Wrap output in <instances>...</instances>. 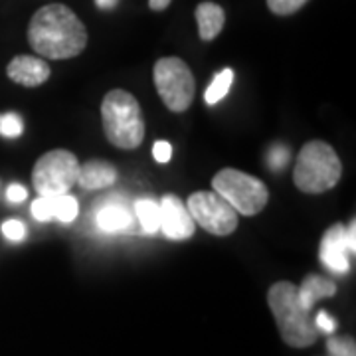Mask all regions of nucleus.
I'll use <instances>...</instances> for the list:
<instances>
[{
  "instance_id": "nucleus-1",
  "label": "nucleus",
  "mask_w": 356,
  "mask_h": 356,
  "mask_svg": "<svg viewBox=\"0 0 356 356\" xmlns=\"http://www.w3.org/2000/svg\"><path fill=\"white\" fill-rule=\"evenodd\" d=\"M28 44L48 60L76 58L88 46V30L65 4H46L28 24Z\"/></svg>"
},
{
  "instance_id": "nucleus-2",
  "label": "nucleus",
  "mask_w": 356,
  "mask_h": 356,
  "mask_svg": "<svg viewBox=\"0 0 356 356\" xmlns=\"http://www.w3.org/2000/svg\"><path fill=\"white\" fill-rule=\"evenodd\" d=\"M267 305L271 309L283 343L293 348H307L317 341V327L311 311L299 301L297 285L291 281H277L267 291Z\"/></svg>"
},
{
  "instance_id": "nucleus-3",
  "label": "nucleus",
  "mask_w": 356,
  "mask_h": 356,
  "mask_svg": "<svg viewBox=\"0 0 356 356\" xmlns=\"http://www.w3.org/2000/svg\"><path fill=\"white\" fill-rule=\"evenodd\" d=\"M103 131L119 149H137L145 137V119L139 102L125 89L109 91L102 103Z\"/></svg>"
},
{
  "instance_id": "nucleus-4",
  "label": "nucleus",
  "mask_w": 356,
  "mask_h": 356,
  "mask_svg": "<svg viewBox=\"0 0 356 356\" xmlns=\"http://www.w3.org/2000/svg\"><path fill=\"white\" fill-rule=\"evenodd\" d=\"M343 177V163L325 140H309L297 156L293 182L305 194H323L339 184Z\"/></svg>"
},
{
  "instance_id": "nucleus-5",
  "label": "nucleus",
  "mask_w": 356,
  "mask_h": 356,
  "mask_svg": "<svg viewBox=\"0 0 356 356\" xmlns=\"http://www.w3.org/2000/svg\"><path fill=\"white\" fill-rule=\"evenodd\" d=\"M212 188L243 216L259 214L269 202V191L259 178L238 168H222L212 178Z\"/></svg>"
},
{
  "instance_id": "nucleus-6",
  "label": "nucleus",
  "mask_w": 356,
  "mask_h": 356,
  "mask_svg": "<svg viewBox=\"0 0 356 356\" xmlns=\"http://www.w3.org/2000/svg\"><path fill=\"white\" fill-rule=\"evenodd\" d=\"M154 88L166 107L175 113H182L192 105L196 83L191 67L180 58H161L153 67Z\"/></svg>"
},
{
  "instance_id": "nucleus-7",
  "label": "nucleus",
  "mask_w": 356,
  "mask_h": 356,
  "mask_svg": "<svg viewBox=\"0 0 356 356\" xmlns=\"http://www.w3.org/2000/svg\"><path fill=\"white\" fill-rule=\"evenodd\" d=\"M79 161L65 149H54L42 154L32 170V184L40 196H60L76 186Z\"/></svg>"
},
{
  "instance_id": "nucleus-8",
  "label": "nucleus",
  "mask_w": 356,
  "mask_h": 356,
  "mask_svg": "<svg viewBox=\"0 0 356 356\" xmlns=\"http://www.w3.org/2000/svg\"><path fill=\"white\" fill-rule=\"evenodd\" d=\"M186 208L196 226L214 236H229L238 228V212L218 192H194L186 202Z\"/></svg>"
},
{
  "instance_id": "nucleus-9",
  "label": "nucleus",
  "mask_w": 356,
  "mask_h": 356,
  "mask_svg": "<svg viewBox=\"0 0 356 356\" xmlns=\"http://www.w3.org/2000/svg\"><path fill=\"white\" fill-rule=\"evenodd\" d=\"M161 210V229L168 240L182 242L194 236L196 222L191 216L186 204L182 202L175 194H166L159 204Z\"/></svg>"
},
{
  "instance_id": "nucleus-10",
  "label": "nucleus",
  "mask_w": 356,
  "mask_h": 356,
  "mask_svg": "<svg viewBox=\"0 0 356 356\" xmlns=\"http://www.w3.org/2000/svg\"><path fill=\"white\" fill-rule=\"evenodd\" d=\"M321 261L331 271L344 275L350 269L348 245H346V228L343 224H332L321 240Z\"/></svg>"
},
{
  "instance_id": "nucleus-11",
  "label": "nucleus",
  "mask_w": 356,
  "mask_h": 356,
  "mask_svg": "<svg viewBox=\"0 0 356 356\" xmlns=\"http://www.w3.org/2000/svg\"><path fill=\"white\" fill-rule=\"evenodd\" d=\"M6 74L14 83L24 88H38L44 81H48L51 70L48 62L36 56H16L6 65Z\"/></svg>"
},
{
  "instance_id": "nucleus-12",
  "label": "nucleus",
  "mask_w": 356,
  "mask_h": 356,
  "mask_svg": "<svg viewBox=\"0 0 356 356\" xmlns=\"http://www.w3.org/2000/svg\"><path fill=\"white\" fill-rule=\"evenodd\" d=\"M117 180V170L105 161H88L79 166L77 182L83 191H103Z\"/></svg>"
},
{
  "instance_id": "nucleus-13",
  "label": "nucleus",
  "mask_w": 356,
  "mask_h": 356,
  "mask_svg": "<svg viewBox=\"0 0 356 356\" xmlns=\"http://www.w3.org/2000/svg\"><path fill=\"white\" fill-rule=\"evenodd\" d=\"M196 22H198V34L200 40L204 42H210L214 40L224 30L226 24V13L224 8L216 4V2H200L196 6Z\"/></svg>"
},
{
  "instance_id": "nucleus-14",
  "label": "nucleus",
  "mask_w": 356,
  "mask_h": 356,
  "mask_svg": "<svg viewBox=\"0 0 356 356\" xmlns=\"http://www.w3.org/2000/svg\"><path fill=\"white\" fill-rule=\"evenodd\" d=\"M95 220H97V226L103 232H123V229H131L133 228V222H135L133 212L129 210L125 204L117 202V200L103 204Z\"/></svg>"
},
{
  "instance_id": "nucleus-15",
  "label": "nucleus",
  "mask_w": 356,
  "mask_h": 356,
  "mask_svg": "<svg viewBox=\"0 0 356 356\" xmlns=\"http://www.w3.org/2000/svg\"><path fill=\"white\" fill-rule=\"evenodd\" d=\"M299 301L305 309H313L318 299L325 297H334L337 295V285L331 280H325L321 275H307L305 281L301 283V287H297Z\"/></svg>"
},
{
  "instance_id": "nucleus-16",
  "label": "nucleus",
  "mask_w": 356,
  "mask_h": 356,
  "mask_svg": "<svg viewBox=\"0 0 356 356\" xmlns=\"http://www.w3.org/2000/svg\"><path fill=\"white\" fill-rule=\"evenodd\" d=\"M135 216L145 234H154L161 229V210L159 204L151 198H143L135 202Z\"/></svg>"
},
{
  "instance_id": "nucleus-17",
  "label": "nucleus",
  "mask_w": 356,
  "mask_h": 356,
  "mask_svg": "<svg viewBox=\"0 0 356 356\" xmlns=\"http://www.w3.org/2000/svg\"><path fill=\"white\" fill-rule=\"evenodd\" d=\"M48 198H50L51 206V218H58L64 224H70L76 220L79 206H77V200L74 196L60 194V196H48Z\"/></svg>"
},
{
  "instance_id": "nucleus-18",
  "label": "nucleus",
  "mask_w": 356,
  "mask_h": 356,
  "mask_svg": "<svg viewBox=\"0 0 356 356\" xmlns=\"http://www.w3.org/2000/svg\"><path fill=\"white\" fill-rule=\"evenodd\" d=\"M232 81H234V72L232 70H222L220 74H216V77L210 83V88L206 89V93H204L206 103L208 105H214L220 99H224L226 93L229 91V88H232Z\"/></svg>"
},
{
  "instance_id": "nucleus-19",
  "label": "nucleus",
  "mask_w": 356,
  "mask_h": 356,
  "mask_svg": "<svg viewBox=\"0 0 356 356\" xmlns=\"http://www.w3.org/2000/svg\"><path fill=\"white\" fill-rule=\"evenodd\" d=\"M24 131V123L20 115L16 113H0V135L6 139H16Z\"/></svg>"
},
{
  "instance_id": "nucleus-20",
  "label": "nucleus",
  "mask_w": 356,
  "mask_h": 356,
  "mask_svg": "<svg viewBox=\"0 0 356 356\" xmlns=\"http://www.w3.org/2000/svg\"><path fill=\"white\" fill-rule=\"evenodd\" d=\"M309 0H267V8L277 16H291L299 13Z\"/></svg>"
},
{
  "instance_id": "nucleus-21",
  "label": "nucleus",
  "mask_w": 356,
  "mask_h": 356,
  "mask_svg": "<svg viewBox=\"0 0 356 356\" xmlns=\"http://www.w3.org/2000/svg\"><path fill=\"white\" fill-rule=\"evenodd\" d=\"M327 348L332 356H356L355 355V341L348 337H331Z\"/></svg>"
},
{
  "instance_id": "nucleus-22",
  "label": "nucleus",
  "mask_w": 356,
  "mask_h": 356,
  "mask_svg": "<svg viewBox=\"0 0 356 356\" xmlns=\"http://www.w3.org/2000/svg\"><path fill=\"white\" fill-rule=\"evenodd\" d=\"M2 234L10 242H22L26 238V226L20 220H6L2 224Z\"/></svg>"
},
{
  "instance_id": "nucleus-23",
  "label": "nucleus",
  "mask_w": 356,
  "mask_h": 356,
  "mask_svg": "<svg viewBox=\"0 0 356 356\" xmlns=\"http://www.w3.org/2000/svg\"><path fill=\"white\" fill-rule=\"evenodd\" d=\"M289 163V149L287 147H273L269 154H267V165L271 166L273 170H281L283 166H287Z\"/></svg>"
},
{
  "instance_id": "nucleus-24",
  "label": "nucleus",
  "mask_w": 356,
  "mask_h": 356,
  "mask_svg": "<svg viewBox=\"0 0 356 356\" xmlns=\"http://www.w3.org/2000/svg\"><path fill=\"white\" fill-rule=\"evenodd\" d=\"M30 210H32V216L36 218L38 222H48V220H51V206L48 196H40L38 200H34Z\"/></svg>"
},
{
  "instance_id": "nucleus-25",
  "label": "nucleus",
  "mask_w": 356,
  "mask_h": 356,
  "mask_svg": "<svg viewBox=\"0 0 356 356\" xmlns=\"http://www.w3.org/2000/svg\"><path fill=\"white\" fill-rule=\"evenodd\" d=\"M315 321V327H317V331L327 332V334H332L334 329H337V321L327 313V311H318L317 317L313 318Z\"/></svg>"
},
{
  "instance_id": "nucleus-26",
  "label": "nucleus",
  "mask_w": 356,
  "mask_h": 356,
  "mask_svg": "<svg viewBox=\"0 0 356 356\" xmlns=\"http://www.w3.org/2000/svg\"><path fill=\"white\" fill-rule=\"evenodd\" d=\"M153 156L156 159V163H161V165L168 163L170 156H172V147H170V143H166V140H156L153 147Z\"/></svg>"
},
{
  "instance_id": "nucleus-27",
  "label": "nucleus",
  "mask_w": 356,
  "mask_h": 356,
  "mask_svg": "<svg viewBox=\"0 0 356 356\" xmlns=\"http://www.w3.org/2000/svg\"><path fill=\"white\" fill-rule=\"evenodd\" d=\"M26 196H28V192H26L24 186H20V184H10L8 191H6V198H8L10 202H24Z\"/></svg>"
},
{
  "instance_id": "nucleus-28",
  "label": "nucleus",
  "mask_w": 356,
  "mask_h": 356,
  "mask_svg": "<svg viewBox=\"0 0 356 356\" xmlns=\"http://www.w3.org/2000/svg\"><path fill=\"white\" fill-rule=\"evenodd\" d=\"M356 224L355 220L350 222V226H348V229H346V245H348V252L350 254H355L356 252Z\"/></svg>"
},
{
  "instance_id": "nucleus-29",
  "label": "nucleus",
  "mask_w": 356,
  "mask_h": 356,
  "mask_svg": "<svg viewBox=\"0 0 356 356\" xmlns=\"http://www.w3.org/2000/svg\"><path fill=\"white\" fill-rule=\"evenodd\" d=\"M172 0H149V8L154 10V13H161V10H166L170 6Z\"/></svg>"
},
{
  "instance_id": "nucleus-30",
  "label": "nucleus",
  "mask_w": 356,
  "mask_h": 356,
  "mask_svg": "<svg viewBox=\"0 0 356 356\" xmlns=\"http://www.w3.org/2000/svg\"><path fill=\"white\" fill-rule=\"evenodd\" d=\"M95 2H97L99 8H113L117 4V0H95Z\"/></svg>"
}]
</instances>
